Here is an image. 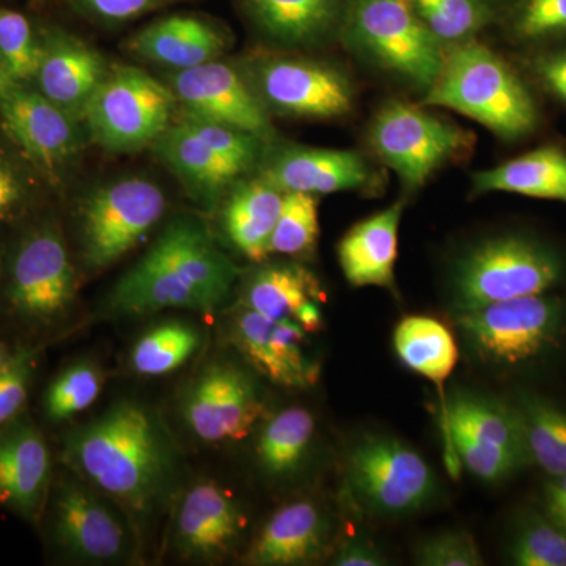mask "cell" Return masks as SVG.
I'll list each match as a JSON object with an SVG mask.
<instances>
[{
    "mask_svg": "<svg viewBox=\"0 0 566 566\" xmlns=\"http://www.w3.org/2000/svg\"><path fill=\"white\" fill-rule=\"evenodd\" d=\"M333 565L337 566H382L387 565V558L381 551L368 542V539H348L338 549Z\"/></svg>",
    "mask_w": 566,
    "mask_h": 566,
    "instance_id": "obj_46",
    "label": "cell"
},
{
    "mask_svg": "<svg viewBox=\"0 0 566 566\" xmlns=\"http://www.w3.org/2000/svg\"><path fill=\"white\" fill-rule=\"evenodd\" d=\"M178 102L169 85L147 71L117 65L93 93L84 122L104 150L132 153L158 142L172 123Z\"/></svg>",
    "mask_w": 566,
    "mask_h": 566,
    "instance_id": "obj_8",
    "label": "cell"
},
{
    "mask_svg": "<svg viewBox=\"0 0 566 566\" xmlns=\"http://www.w3.org/2000/svg\"><path fill=\"white\" fill-rule=\"evenodd\" d=\"M543 497L566 501V475L549 476L543 486Z\"/></svg>",
    "mask_w": 566,
    "mask_h": 566,
    "instance_id": "obj_49",
    "label": "cell"
},
{
    "mask_svg": "<svg viewBox=\"0 0 566 566\" xmlns=\"http://www.w3.org/2000/svg\"><path fill=\"white\" fill-rule=\"evenodd\" d=\"M185 0H69L71 9L99 24H123L139 20Z\"/></svg>",
    "mask_w": 566,
    "mask_h": 566,
    "instance_id": "obj_42",
    "label": "cell"
},
{
    "mask_svg": "<svg viewBox=\"0 0 566 566\" xmlns=\"http://www.w3.org/2000/svg\"><path fill=\"white\" fill-rule=\"evenodd\" d=\"M169 87L186 118L218 123L259 137L274 140V126L266 107L248 81L227 63L212 61L169 74Z\"/></svg>",
    "mask_w": 566,
    "mask_h": 566,
    "instance_id": "obj_15",
    "label": "cell"
},
{
    "mask_svg": "<svg viewBox=\"0 0 566 566\" xmlns=\"http://www.w3.org/2000/svg\"><path fill=\"white\" fill-rule=\"evenodd\" d=\"M446 463L458 476L461 465L475 479L495 485L531 465L523 422L513 401L457 390L449 401Z\"/></svg>",
    "mask_w": 566,
    "mask_h": 566,
    "instance_id": "obj_6",
    "label": "cell"
},
{
    "mask_svg": "<svg viewBox=\"0 0 566 566\" xmlns=\"http://www.w3.org/2000/svg\"><path fill=\"white\" fill-rule=\"evenodd\" d=\"M31 180L20 164L0 150V222L9 221L28 203Z\"/></svg>",
    "mask_w": 566,
    "mask_h": 566,
    "instance_id": "obj_45",
    "label": "cell"
},
{
    "mask_svg": "<svg viewBox=\"0 0 566 566\" xmlns=\"http://www.w3.org/2000/svg\"><path fill=\"white\" fill-rule=\"evenodd\" d=\"M517 566H566V531L545 512L528 510L517 520L509 545Z\"/></svg>",
    "mask_w": 566,
    "mask_h": 566,
    "instance_id": "obj_35",
    "label": "cell"
},
{
    "mask_svg": "<svg viewBox=\"0 0 566 566\" xmlns=\"http://www.w3.org/2000/svg\"><path fill=\"white\" fill-rule=\"evenodd\" d=\"M417 17L442 46L472 40L490 21L483 0H409Z\"/></svg>",
    "mask_w": 566,
    "mask_h": 566,
    "instance_id": "obj_36",
    "label": "cell"
},
{
    "mask_svg": "<svg viewBox=\"0 0 566 566\" xmlns=\"http://www.w3.org/2000/svg\"><path fill=\"white\" fill-rule=\"evenodd\" d=\"M512 401L523 422L531 464L547 476L566 475L565 409L534 392H520Z\"/></svg>",
    "mask_w": 566,
    "mask_h": 566,
    "instance_id": "obj_32",
    "label": "cell"
},
{
    "mask_svg": "<svg viewBox=\"0 0 566 566\" xmlns=\"http://www.w3.org/2000/svg\"><path fill=\"white\" fill-rule=\"evenodd\" d=\"M346 39L379 66L428 88L444 65V46L417 17L409 0H349Z\"/></svg>",
    "mask_w": 566,
    "mask_h": 566,
    "instance_id": "obj_7",
    "label": "cell"
},
{
    "mask_svg": "<svg viewBox=\"0 0 566 566\" xmlns=\"http://www.w3.org/2000/svg\"><path fill=\"white\" fill-rule=\"evenodd\" d=\"M249 20L285 46H311L345 14V0H238Z\"/></svg>",
    "mask_w": 566,
    "mask_h": 566,
    "instance_id": "obj_27",
    "label": "cell"
},
{
    "mask_svg": "<svg viewBox=\"0 0 566 566\" xmlns=\"http://www.w3.org/2000/svg\"><path fill=\"white\" fill-rule=\"evenodd\" d=\"M230 43L229 32L210 18L175 13L134 33L126 41V50L144 61L178 71L218 61Z\"/></svg>",
    "mask_w": 566,
    "mask_h": 566,
    "instance_id": "obj_20",
    "label": "cell"
},
{
    "mask_svg": "<svg viewBox=\"0 0 566 566\" xmlns=\"http://www.w3.org/2000/svg\"><path fill=\"white\" fill-rule=\"evenodd\" d=\"M515 31L528 40L566 33V0H527L517 14Z\"/></svg>",
    "mask_w": 566,
    "mask_h": 566,
    "instance_id": "obj_44",
    "label": "cell"
},
{
    "mask_svg": "<svg viewBox=\"0 0 566 566\" xmlns=\"http://www.w3.org/2000/svg\"><path fill=\"white\" fill-rule=\"evenodd\" d=\"M305 331L292 318L274 322L270 334L271 354H273L275 385L305 389L314 386L319 367L305 354Z\"/></svg>",
    "mask_w": 566,
    "mask_h": 566,
    "instance_id": "obj_37",
    "label": "cell"
},
{
    "mask_svg": "<svg viewBox=\"0 0 566 566\" xmlns=\"http://www.w3.org/2000/svg\"><path fill=\"white\" fill-rule=\"evenodd\" d=\"M3 363H6V359H3V349L2 346H0V367H2Z\"/></svg>",
    "mask_w": 566,
    "mask_h": 566,
    "instance_id": "obj_51",
    "label": "cell"
},
{
    "mask_svg": "<svg viewBox=\"0 0 566 566\" xmlns=\"http://www.w3.org/2000/svg\"><path fill=\"white\" fill-rule=\"evenodd\" d=\"M311 301H324L315 275L300 264H270L245 282L243 307L266 318H292Z\"/></svg>",
    "mask_w": 566,
    "mask_h": 566,
    "instance_id": "obj_30",
    "label": "cell"
},
{
    "mask_svg": "<svg viewBox=\"0 0 566 566\" xmlns=\"http://www.w3.org/2000/svg\"><path fill=\"white\" fill-rule=\"evenodd\" d=\"M539 77L566 104V50L549 52L535 63Z\"/></svg>",
    "mask_w": 566,
    "mask_h": 566,
    "instance_id": "obj_47",
    "label": "cell"
},
{
    "mask_svg": "<svg viewBox=\"0 0 566 566\" xmlns=\"http://www.w3.org/2000/svg\"><path fill=\"white\" fill-rule=\"evenodd\" d=\"M564 273L560 256L542 241L524 234L491 238L469 249L453 264V314L551 292Z\"/></svg>",
    "mask_w": 566,
    "mask_h": 566,
    "instance_id": "obj_5",
    "label": "cell"
},
{
    "mask_svg": "<svg viewBox=\"0 0 566 566\" xmlns=\"http://www.w3.org/2000/svg\"><path fill=\"white\" fill-rule=\"evenodd\" d=\"M237 264L219 249L199 219L178 218L134 264L115 289L112 314L140 316L166 308L212 312L238 281Z\"/></svg>",
    "mask_w": 566,
    "mask_h": 566,
    "instance_id": "obj_2",
    "label": "cell"
},
{
    "mask_svg": "<svg viewBox=\"0 0 566 566\" xmlns=\"http://www.w3.org/2000/svg\"><path fill=\"white\" fill-rule=\"evenodd\" d=\"M262 161L264 180L282 192L311 196L354 191L370 182L367 161L357 151L331 148L283 147L268 153Z\"/></svg>",
    "mask_w": 566,
    "mask_h": 566,
    "instance_id": "obj_19",
    "label": "cell"
},
{
    "mask_svg": "<svg viewBox=\"0 0 566 566\" xmlns=\"http://www.w3.org/2000/svg\"><path fill=\"white\" fill-rule=\"evenodd\" d=\"M200 345V334L186 323H166L142 335L132 353L134 371L145 376L172 374Z\"/></svg>",
    "mask_w": 566,
    "mask_h": 566,
    "instance_id": "obj_33",
    "label": "cell"
},
{
    "mask_svg": "<svg viewBox=\"0 0 566 566\" xmlns=\"http://www.w3.org/2000/svg\"><path fill=\"white\" fill-rule=\"evenodd\" d=\"M107 70L103 55L80 36L59 28L43 29V50L32 85L71 117L84 122Z\"/></svg>",
    "mask_w": 566,
    "mask_h": 566,
    "instance_id": "obj_18",
    "label": "cell"
},
{
    "mask_svg": "<svg viewBox=\"0 0 566 566\" xmlns=\"http://www.w3.org/2000/svg\"><path fill=\"white\" fill-rule=\"evenodd\" d=\"M424 104L460 112L504 139L526 136L538 120L523 82L497 54L472 40L446 54Z\"/></svg>",
    "mask_w": 566,
    "mask_h": 566,
    "instance_id": "obj_3",
    "label": "cell"
},
{
    "mask_svg": "<svg viewBox=\"0 0 566 566\" xmlns=\"http://www.w3.org/2000/svg\"><path fill=\"white\" fill-rule=\"evenodd\" d=\"M51 483V453L39 428L17 422L0 433V505L39 520Z\"/></svg>",
    "mask_w": 566,
    "mask_h": 566,
    "instance_id": "obj_22",
    "label": "cell"
},
{
    "mask_svg": "<svg viewBox=\"0 0 566 566\" xmlns=\"http://www.w3.org/2000/svg\"><path fill=\"white\" fill-rule=\"evenodd\" d=\"M370 144L405 186L417 189L446 163L464 155L472 137L408 103H389L370 126Z\"/></svg>",
    "mask_w": 566,
    "mask_h": 566,
    "instance_id": "obj_11",
    "label": "cell"
},
{
    "mask_svg": "<svg viewBox=\"0 0 566 566\" xmlns=\"http://www.w3.org/2000/svg\"><path fill=\"white\" fill-rule=\"evenodd\" d=\"M43 50V29L22 11L0 7V66L18 84L32 85Z\"/></svg>",
    "mask_w": 566,
    "mask_h": 566,
    "instance_id": "obj_34",
    "label": "cell"
},
{
    "mask_svg": "<svg viewBox=\"0 0 566 566\" xmlns=\"http://www.w3.org/2000/svg\"><path fill=\"white\" fill-rule=\"evenodd\" d=\"M7 300L22 318L51 322L69 311L77 277L61 229L41 222L28 230L10 253Z\"/></svg>",
    "mask_w": 566,
    "mask_h": 566,
    "instance_id": "obj_12",
    "label": "cell"
},
{
    "mask_svg": "<svg viewBox=\"0 0 566 566\" xmlns=\"http://www.w3.org/2000/svg\"><path fill=\"white\" fill-rule=\"evenodd\" d=\"M415 564L420 566H482L480 547L464 528H452L427 536L416 547Z\"/></svg>",
    "mask_w": 566,
    "mask_h": 566,
    "instance_id": "obj_40",
    "label": "cell"
},
{
    "mask_svg": "<svg viewBox=\"0 0 566 566\" xmlns=\"http://www.w3.org/2000/svg\"><path fill=\"white\" fill-rule=\"evenodd\" d=\"M244 520L232 497L212 482H200L182 495L175 521V545L181 556L216 560L232 553Z\"/></svg>",
    "mask_w": 566,
    "mask_h": 566,
    "instance_id": "obj_21",
    "label": "cell"
},
{
    "mask_svg": "<svg viewBox=\"0 0 566 566\" xmlns=\"http://www.w3.org/2000/svg\"><path fill=\"white\" fill-rule=\"evenodd\" d=\"M249 66L245 81L266 109L303 118L342 117L353 109L348 77L326 63L268 57Z\"/></svg>",
    "mask_w": 566,
    "mask_h": 566,
    "instance_id": "obj_14",
    "label": "cell"
},
{
    "mask_svg": "<svg viewBox=\"0 0 566 566\" xmlns=\"http://www.w3.org/2000/svg\"><path fill=\"white\" fill-rule=\"evenodd\" d=\"M274 319L256 314L243 307L240 316L234 319L233 337L238 348L251 360L253 367L273 379L274 363L271 354L270 334Z\"/></svg>",
    "mask_w": 566,
    "mask_h": 566,
    "instance_id": "obj_41",
    "label": "cell"
},
{
    "mask_svg": "<svg viewBox=\"0 0 566 566\" xmlns=\"http://www.w3.org/2000/svg\"><path fill=\"white\" fill-rule=\"evenodd\" d=\"M263 409L259 386L232 363L208 365L182 401L186 424L207 442L243 438L263 416Z\"/></svg>",
    "mask_w": 566,
    "mask_h": 566,
    "instance_id": "obj_16",
    "label": "cell"
},
{
    "mask_svg": "<svg viewBox=\"0 0 566 566\" xmlns=\"http://www.w3.org/2000/svg\"><path fill=\"white\" fill-rule=\"evenodd\" d=\"M103 389L102 371L91 363L71 365L48 389L44 409L52 420L80 415L95 403Z\"/></svg>",
    "mask_w": 566,
    "mask_h": 566,
    "instance_id": "obj_39",
    "label": "cell"
},
{
    "mask_svg": "<svg viewBox=\"0 0 566 566\" xmlns=\"http://www.w3.org/2000/svg\"><path fill=\"white\" fill-rule=\"evenodd\" d=\"M65 461L133 516H147L161 504L175 479V450L161 420L132 400L74 430Z\"/></svg>",
    "mask_w": 566,
    "mask_h": 566,
    "instance_id": "obj_1",
    "label": "cell"
},
{
    "mask_svg": "<svg viewBox=\"0 0 566 566\" xmlns=\"http://www.w3.org/2000/svg\"><path fill=\"white\" fill-rule=\"evenodd\" d=\"M55 538L71 556L114 562L125 556L128 535L120 517L77 479H63L54 499Z\"/></svg>",
    "mask_w": 566,
    "mask_h": 566,
    "instance_id": "obj_17",
    "label": "cell"
},
{
    "mask_svg": "<svg viewBox=\"0 0 566 566\" xmlns=\"http://www.w3.org/2000/svg\"><path fill=\"white\" fill-rule=\"evenodd\" d=\"M166 207V193L147 178H120L95 189L80 210L85 263L93 270L117 263L161 221Z\"/></svg>",
    "mask_w": 566,
    "mask_h": 566,
    "instance_id": "obj_10",
    "label": "cell"
},
{
    "mask_svg": "<svg viewBox=\"0 0 566 566\" xmlns=\"http://www.w3.org/2000/svg\"><path fill=\"white\" fill-rule=\"evenodd\" d=\"M453 319L480 364L520 370L545 359L564 342L566 303L547 293L532 294L455 312Z\"/></svg>",
    "mask_w": 566,
    "mask_h": 566,
    "instance_id": "obj_4",
    "label": "cell"
},
{
    "mask_svg": "<svg viewBox=\"0 0 566 566\" xmlns=\"http://www.w3.org/2000/svg\"><path fill=\"white\" fill-rule=\"evenodd\" d=\"M33 354L20 352L0 367V427L21 411L31 382Z\"/></svg>",
    "mask_w": 566,
    "mask_h": 566,
    "instance_id": "obj_43",
    "label": "cell"
},
{
    "mask_svg": "<svg viewBox=\"0 0 566 566\" xmlns=\"http://www.w3.org/2000/svg\"><path fill=\"white\" fill-rule=\"evenodd\" d=\"M403 202L356 223L338 243V262L353 286L395 290V262L398 255Z\"/></svg>",
    "mask_w": 566,
    "mask_h": 566,
    "instance_id": "obj_24",
    "label": "cell"
},
{
    "mask_svg": "<svg viewBox=\"0 0 566 566\" xmlns=\"http://www.w3.org/2000/svg\"><path fill=\"white\" fill-rule=\"evenodd\" d=\"M331 523L322 506L294 501L270 517L245 560L260 566L303 565L322 557L329 542Z\"/></svg>",
    "mask_w": 566,
    "mask_h": 566,
    "instance_id": "obj_23",
    "label": "cell"
},
{
    "mask_svg": "<svg viewBox=\"0 0 566 566\" xmlns=\"http://www.w3.org/2000/svg\"><path fill=\"white\" fill-rule=\"evenodd\" d=\"M9 77H7L6 71H3L2 66H0V93H2L3 87H6L7 82H9Z\"/></svg>",
    "mask_w": 566,
    "mask_h": 566,
    "instance_id": "obj_50",
    "label": "cell"
},
{
    "mask_svg": "<svg viewBox=\"0 0 566 566\" xmlns=\"http://www.w3.org/2000/svg\"><path fill=\"white\" fill-rule=\"evenodd\" d=\"M155 150L186 188L205 202H216L241 177L185 120L170 126L156 142Z\"/></svg>",
    "mask_w": 566,
    "mask_h": 566,
    "instance_id": "obj_28",
    "label": "cell"
},
{
    "mask_svg": "<svg viewBox=\"0 0 566 566\" xmlns=\"http://www.w3.org/2000/svg\"><path fill=\"white\" fill-rule=\"evenodd\" d=\"M346 476L357 501L375 515H409L438 497L433 469L394 436H363L346 460Z\"/></svg>",
    "mask_w": 566,
    "mask_h": 566,
    "instance_id": "obj_9",
    "label": "cell"
},
{
    "mask_svg": "<svg viewBox=\"0 0 566 566\" xmlns=\"http://www.w3.org/2000/svg\"><path fill=\"white\" fill-rule=\"evenodd\" d=\"M474 191L510 192L566 202V155L556 147L528 151L474 175Z\"/></svg>",
    "mask_w": 566,
    "mask_h": 566,
    "instance_id": "obj_29",
    "label": "cell"
},
{
    "mask_svg": "<svg viewBox=\"0 0 566 566\" xmlns=\"http://www.w3.org/2000/svg\"><path fill=\"white\" fill-rule=\"evenodd\" d=\"M543 512L566 531V501L543 497Z\"/></svg>",
    "mask_w": 566,
    "mask_h": 566,
    "instance_id": "obj_48",
    "label": "cell"
},
{
    "mask_svg": "<svg viewBox=\"0 0 566 566\" xmlns=\"http://www.w3.org/2000/svg\"><path fill=\"white\" fill-rule=\"evenodd\" d=\"M318 233V205L315 196L285 192L281 216L271 237L270 253L303 255L315 248Z\"/></svg>",
    "mask_w": 566,
    "mask_h": 566,
    "instance_id": "obj_38",
    "label": "cell"
},
{
    "mask_svg": "<svg viewBox=\"0 0 566 566\" xmlns=\"http://www.w3.org/2000/svg\"><path fill=\"white\" fill-rule=\"evenodd\" d=\"M315 417L301 406L283 409L268 420L256 442L264 474L285 479L303 465L315 438Z\"/></svg>",
    "mask_w": 566,
    "mask_h": 566,
    "instance_id": "obj_31",
    "label": "cell"
},
{
    "mask_svg": "<svg viewBox=\"0 0 566 566\" xmlns=\"http://www.w3.org/2000/svg\"><path fill=\"white\" fill-rule=\"evenodd\" d=\"M0 123L11 144L46 177H57L84 147L82 122L33 85L7 82L0 93Z\"/></svg>",
    "mask_w": 566,
    "mask_h": 566,
    "instance_id": "obj_13",
    "label": "cell"
},
{
    "mask_svg": "<svg viewBox=\"0 0 566 566\" xmlns=\"http://www.w3.org/2000/svg\"><path fill=\"white\" fill-rule=\"evenodd\" d=\"M394 348L406 368L433 382L441 398V428L449 446L446 382L455 370L458 346L452 331L431 316H405L394 331Z\"/></svg>",
    "mask_w": 566,
    "mask_h": 566,
    "instance_id": "obj_25",
    "label": "cell"
},
{
    "mask_svg": "<svg viewBox=\"0 0 566 566\" xmlns=\"http://www.w3.org/2000/svg\"><path fill=\"white\" fill-rule=\"evenodd\" d=\"M283 196L263 177L233 182L222 210L227 238L238 252L252 262L270 255V241L281 216Z\"/></svg>",
    "mask_w": 566,
    "mask_h": 566,
    "instance_id": "obj_26",
    "label": "cell"
}]
</instances>
